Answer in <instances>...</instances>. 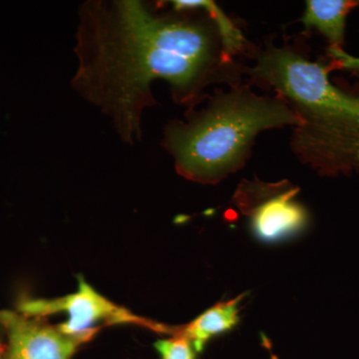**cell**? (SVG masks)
Wrapping results in <instances>:
<instances>
[{
    "label": "cell",
    "instance_id": "4",
    "mask_svg": "<svg viewBox=\"0 0 359 359\" xmlns=\"http://www.w3.org/2000/svg\"><path fill=\"white\" fill-rule=\"evenodd\" d=\"M77 280L76 292L54 299L34 297L21 292L16 299V311L40 318L65 313L67 320L57 325L59 330L73 337L95 339L103 327L113 325H135L157 334H173L171 325L142 318L125 306L110 301L94 289L83 276H78Z\"/></svg>",
    "mask_w": 359,
    "mask_h": 359
},
{
    "label": "cell",
    "instance_id": "5",
    "mask_svg": "<svg viewBox=\"0 0 359 359\" xmlns=\"http://www.w3.org/2000/svg\"><path fill=\"white\" fill-rule=\"evenodd\" d=\"M299 189L287 180L269 183L243 180L233 204L245 217L255 237L278 243L302 235L311 223L306 208L297 200Z\"/></svg>",
    "mask_w": 359,
    "mask_h": 359
},
{
    "label": "cell",
    "instance_id": "7",
    "mask_svg": "<svg viewBox=\"0 0 359 359\" xmlns=\"http://www.w3.org/2000/svg\"><path fill=\"white\" fill-rule=\"evenodd\" d=\"M245 294L228 302H221L187 325L175 327L174 335H183L192 341L197 353L204 351L205 344L218 335L230 332L240 320V304Z\"/></svg>",
    "mask_w": 359,
    "mask_h": 359
},
{
    "label": "cell",
    "instance_id": "9",
    "mask_svg": "<svg viewBox=\"0 0 359 359\" xmlns=\"http://www.w3.org/2000/svg\"><path fill=\"white\" fill-rule=\"evenodd\" d=\"M193 1L196 6L205 9L218 25L224 50L229 57L233 59V56L247 49L248 42L244 35L219 6L210 0H193Z\"/></svg>",
    "mask_w": 359,
    "mask_h": 359
},
{
    "label": "cell",
    "instance_id": "10",
    "mask_svg": "<svg viewBox=\"0 0 359 359\" xmlns=\"http://www.w3.org/2000/svg\"><path fill=\"white\" fill-rule=\"evenodd\" d=\"M154 346L161 359H197V351L192 341L183 335L157 340Z\"/></svg>",
    "mask_w": 359,
    "mask_h": 359
},
{
    "label": "cell",
    "instance_id": "3",
    "mask_svg": "<svg viewBox=\"0 0 359 359\" xmlns=\"http://www.w3.org/2000/svg\"><path fill=\"white\" fill-rule=\"evenodd\" d=\"M299 124L282 97L259 95L238 82L217 92L205 108L187 111L186 121L168 123L162 146L182 177L215 185L245 166L257 135Z\"/></svg>",
    "mask_w": 359,
    "mask_h": 359
},
{
    "label": "cell",
    "instance_id": "6",
    "mask_svg": "<svg viewBox=\"0 0 359 359\" xmlns=\"http://www.w3.org/2000/svg\"><path fill=\"white\" fill-rule=\"evenodd\" d=\"M6 332L4 359H72L94 337L63 334L46 318H32L11 309H0Z\"/></svg>",
    "mask_w": 359,
    "mask_h": 359
},
{
    "label": "cell",
    "instance_id": "1",
    "mask_svg": "<svg viewBox=\"0 0 359 359\" xmlns=\"http://www.w3.org/2000/svg\"><path fill=\"white\" fill-rule=\"evenodd\" d=\"M160 11L140 0H88L79 6L71 87L109 118L129 145L142 140L152 84L164 80L176 103L195 109L217 82H241L224 50L218 25L193 0Z\"/></svg>",
    "mask_w": 359,
    "mask_h": 359
},
{
    "label": "cell",
    "instance_id": "11",
    "mask_svg": "<svg viewBox=\"0 0 359 359\" xmlns=\"http://www.w3.org/2000/svg\"><path fill=\"white\" fill-rule=\"evenodd\" d=\"M327 54L334 69L359 70V57L347 53L342 47L330 46Z\"/></svg>",
    "mask_w": 359,
    "mask_h": 359
},
{
    "label": "cell",
    "instance_id": "12",
    "mask_svg": "<svg viewBox=\"0 0 359 359\" xmlns=\"http://www.w3.org/2000/svg\"><path fill=\"white\" fill-rule=\"evenodd\" d=\"M6 332L4 325L0 323V359L6 358Z\"/></svg>",
    "mask_w": 359,
    "mask_h": 359
},
{
    "label": "cell",
    "instance_id": "8",
    "mask_svg": "<svg viewBox=\"0 0 359 359\" xmlns=\"http://www.w3.org/2000/svg\"><path fill=\"white\" fill-rule=\"evenodd\" d=\"M301 22L308 29H316L330 46L342 47L346 39V18L359 6L354 0H308Z\"/></svg>",
    "mask_w": 359,
    "mask_h": 359
},
{
    "label": "cell",
    "instance_id": "2",
    "mask_svg": "<svg viewBox=\"0 0 359 359\" xmlns=\"http://www.w3.org/2000/svg\"><path fill=\"white\" fill-rule=\"evenodd\" d=\"M254 54L245 72L275 90L299 118L290 147L302 164L320 176L359 174V92L332 83V63L311 60L297 45L269 41Z\"/></svg>",
    "mask_w": 359,
    "mask_h": 359
}]
</instances>
